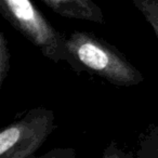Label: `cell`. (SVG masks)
<instances>
[{"label":"cell","mask_w":158,"mask_h":158,"mask_svg":"<svg viewBox=\"0 0 158 158\" xmlns=\"http://www.w3.org/2000/svg\"><path fill=\"white\" fill-rule=\"evenodd\" d=\"M10 54L9 44L5 36V33H0V87L2 86L7 79L10 70Z\"/></svg>","instance_id":"52a82bcc"},{"label":"cell","mask_w":158,"mask_h":158,"mask_svg":"<svg viewBox=\"0 0 158 158\" xmlns=\"http://www.w3.org/2000/svg\"><path fill=\"white\" fill-rule=\"evenodd\" d=\"M0 14L44 56L54 63L66 61L65 39L31 0H0Z\"/></svg>","instance_id":"7a4b0ae2"},{"label":"cell","mask_w":158,"mask_h":158,"mask_svg":"<svg viewBox=\"0 0 158 158\" xmlns=\"http://www.w3.org/2000/svg\"><path fill=\"white\" fill-rule=\"evenodd\" d=\"M54 112L44 107L29 110L22 118L0 131V157L31 158L55 129Z\"/></svg>","instance_id":"3957f363"},{"label":"cell","mask_w":158,"mask_h":158,"mask_svg":"<svg viewBox=\"0 0 158 158\" xmlns=\"http://www.w3.org/2000/svg\"><path fill=\"white\" fill-rule=\"evenodd\" d=\"M142 13L158 39V0H129Z\"/></svg>","instance_id":"8992f818"},{"label":"cell","mask_w":158,"mask_h":158,"mask_svg":"<svg viewBox=\"0 0 158 158\" xmlns=\"http://www.w3.org/2000/svg\"><path fill=\"white\" fill-rule=\"evenodd\" d=\"M133 154L131 153H126V152L121 151L118 146H117V143L112 141L110 143L106 149L103 153V157L104 158H131L133 157Z\"/></svg>","instance_id":"ba28073f"},{"label":"cell","mask_w":158,"mask_h":158,"mask_svg":"<svg viewBox=\"0 0 158 158\" xmlns=\"http://www.w3.org/2000/svg\"><path fill=\"white\" fill-rule=\"evenodd\" d=\"M44 158H75L76 152L73 148H54L44 155Z\"/></svg>","instance_id":"9c48e42d"},{"label":"cell","mask_w":158,"mask_h":158,"mask_svg":"<svg viewBox=\"0 0 158 158\" xmlns=\"http://www.w3.org/2000/svg\"><path fill=\"white\" fill-rule=\"evenodd\" d=\"M59 15L103 24L104 13L93 0H40Z\"/></svg>","instance_id":"277c9868"},{"label":"cell","mask_w":158,"mask_h":158,"mask_svg":"<svg viewBox=\"0 0 158 158\" xmlns=\"http://www.w3.org/2000/svg\"><path fill=\"white\" fill-rule=\"evenodd\" d=\"M139 158H158V126H153L142 135L136 151Z\"/></svg>","instance_id":"5b68a950"},{"label":"cell","mask_w":158,"mask_h":158,"mask_svg":"<svg viewBox=\"0 0 158 158\" xmlns=\"http://www.w3.org/2000/svg\"><path fill=\"white\" fill-rule=\"evenodd\" d=\"M66 61L75 73L86 72L118 87L141 84V72L105 39L85 31H75L65 39Z\"/></svg>","instance_id":"6da1fadb"}]
</instances>
